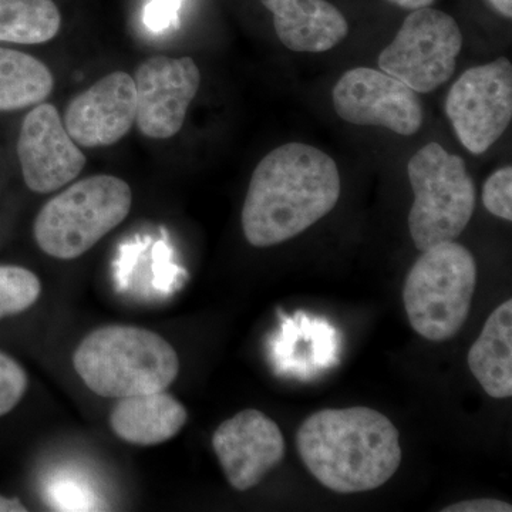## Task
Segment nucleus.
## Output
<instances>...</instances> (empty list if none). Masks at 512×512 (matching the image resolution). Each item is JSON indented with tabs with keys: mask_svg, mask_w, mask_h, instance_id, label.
<instances>
[{
	"mask_svg": "<svg viewBox=\"0 0 512 512\" xmlns=\"http://www.w3.org/2000/svg\"><path fill=\"white\" fill-rule=\"evenodd\" d=\"M137 93L138 130L148 138L167 140L184 126L197 96L201 73L191 57H151L133 77Z\"/></svg>",
	"mask_w": 512,
	"mask_h": 512,
	"instance_id": "obj_10",
	"label": "nucleus"
},
{
	"mask_svg": "<svg viewBox=\"0 0 512 512\" xmlns=\"http://www.w3.org/2000/svg\"><path fill=\"white\" fill-rule=\"evenodd\" d=\"M407 174L414 192L409 229L416 248L423 252L460 237L476 208V187L463 158L429 143L410 158Z\"/></svg>",
	"mask_w": 512,
	"mask_h": 512,
	"instance_id": "obj_6",
	"label": "nucleus"
},
{
	"mask_svg": "<svg viewBox=\"0 0 512 512\" xmlns=\"http://www.w3.org/2000/svg\"><path fill=\"white\" fill-rule=\"evenodd\" d=\"M39 278L22 266L0 265V319L28 311L40 298Z\"/></svg>",
	"mask_w": 512,
	"mask_h": 512,
	"instance_id": "obj_19",
	"label": "nucleus"
},
{
	"mask_svg": "<svg viewBox=\"0 0 512 512\" xmlns=\"http://www.w3.org/2000/svg\"><path fill=\"white\" fill-rule=\"evenodd\" d=\"M333 106L340 119L355 126L384 127L413 136L423 126L419 93L383 70H348L333 89Z\"/></svg>",
	"mask_w": 512,
	"mask_h": 512,
	"instance_id": "obj_9",
	"label": "nucleus"
},
{
	"mask_svg": "<svg viewBox=\"0 0 512 512\" xmlns=\"http://www.w3.org/2000/svg\"><path fill=\"white\" fill-rule=\"evenodd\" d=\"M463 35L456 20L437 9L413 10L380 53V70L416 93H431L456 70Z\"/></svg>",
	"mask_w": 512,
	"mask_h": 512,
	"instance_id": "obj_7",
	"label": "nucleus"
},
{
	"mask_svg": "<svg viewBox=\"0 0 512 512\" xmlns=\"http://www.w3.org/2000/svg\"><path fill=\"white\" fill-rule=\"evenodd\" d=\"M53 86L55 79L45 63L0 47V111L37 106L50 96Z\"/></svg>",
	"mask_w": 512,
	"mask_h": 512,
	"instance_id": "obj_17",
	"label": "nucleus"
},
{
	"mask_svg": "<svg viewBox=\"0 0 512 512\" xmlns=\"http://www.w3.org/2000/svg\"><path fill=\"white\" fill-rule=\"evenodd\" d=\"M512 505L497 498H477L443 508L441 512H511Z\"/></svg>",
	"mask_w": 512,
	"mask_h": 512,
	"instance_id": "obj_23",
	"label": "nucleus"
},
{
	"mask_svg": "<svg viewBox=\"0 0 512 512\" xmlns=\"http://www.w3.org/2000/svg\"><path fill=\"white\" fill-rule=\"evenodd\" d=\"M303 464L320 484L339 494L382 487L402 464L399 430L370 407L325 409L296 433Z\"/></svg>",
	"mask_w": 512,
	"mask_h": 512,
	"instance_id": "obj_2",
	"label": "nucleus"
},
{
	"mask_svg": "<svg viewBox=\"0 0 512 512\" xmlns=\"http://www.w3.org/2000/svg\"><path fill=\"white\" fill-rule=\"evenodd\" d=\"M28 508L25 507L16 498H6L0 495V512H25Z\"/></svg>",
	"mask_w": 512,
	"mask_h": 512,
	"instance_id": "obj_25",
	"label": "nucleus"
},
{
	"mask_svg": "<svg viewBox=\"0 0 512 512\" xmlns=\"http://www.w3.org/2000/svg\"><path fill=\"white\" fill-rule=\"evenodd\" d=\"M468 367L494 399L512 396V301L501 303L468 350Z\"/></svg>",
	"mask_w": 512,
	"mask_h": 512,
	"instance_id": "obj_16",
	"label": "nucleus"
},
{
	"mask_svg": "<svg viewBox=\"0 0 512 512\" xmlns=\"http://www.w3.org/2000/svg\"><path fill=\"white\" fill-rule=\"evenodd\" d=\"M60 25L53 0H0V42L40 45L52 40Z\"/></svg>",
	"mask_w": 512,
	"mask_h": 512,
	"instance_id": "obj_18",
	"label": "nucleus"
},
{
	"mask_svg": "<svg viewBox=\"0 0 512 512\" xmlns=\"http://www.w3.org/2000/svg\"><path fill=\"white\" fill-rule=\"evenodd\" d=\"M28 389L25 369L12 357L0 352V416L12 412Z\"/></svg>",
	"mask_w": 512,
	"mask_h": 512,
	"instance_id": "obj_20",
	"label": "nucleus"
},
{
	"mask_svg": "<svg viewBox=\"0 0 512 512\" xmlns=\"http://www.w3.org/2000/svg\"><path fill=\"white\" fill-rule=\"evenodd\" d=\"M339 197L340 175L332 157L308 144H285L256 165L242 208V231L252 247H274L326 217Z\"/></svg>",
	"mask_w": 512,
	"mask_h": 512,
	"instance_id": "obj_1",
	"label": "nucleus"
},
{
	"mask_svg": "<svg viewBox=\"0 0 512 512\" xmlns=\"http://www.w3.org/2000/svg\"><path fill=\"white\" fill-rule=\"evenodd\" d=\"M274 15L275 32L292 52H328L346 39L348 20L326 0H261Z\"/></svg>",
	"mask_w": 512,
	"mask_h": 512,
	"instance_id": "obj_14",
	"label": "nucleus"
},
{
	"mask_svg": "<svg viewBox=\"0 0 512 512\" xmlns=\"http://www.w3.org/2000/svg\"><path fill=\"white\" fill-rule=\"evenodd\" d=\"M487 2L490 3L498 13H501L504 18H512V0H487Z\"/></svg>",
	"mask_w": 512,
	"mask_h": 512,
	"instance_id": "obj_26",
	"label": "nucleus"
},
{
	"mask_svg": "<svg viewBox=\"0 0 512 512\" xmlns=\"http://www.w3.org/2000/svg\"><path fill=\"white\" fill-rule=\"evenodd\" d=\"M212 447L228 483L237 491L256 487L284 460V434L271 417L248 409L225 420L212 436Z\"/></svg>",
	"mask_w": 512,
	"mask_h": 512,
	"instance_id": "obj_12",
	"label": "nucleus"
},
{
	"mask_svg": "<svg viewBox=\"0 0 512 512\" xmlns=\"http://www.w3.org/2000/svg\"><path fill=\"white\" fill-rule=\"evenodd\" d=\"M187 420L183 404L164 392L123 397L110 413L114 434L141 447L157 446L174 439Z\"/></svg>",
	"mask_w": 512,
	"mask_h": 512,
	"instance_id": "obj_15",
	"label": "nucleus"
},
{
	"mask_svg": "<svg viewBox=\"0 0 512 512\" xmlns=\"http://www.w3.org/2000/svg\"><path fill=\"white\" fill-rule=\"evenodd\" d=\"M476 284V261L463 245L441 242L423 251L403 288L414 332L431 342L454 338L470 315Z\"/></svg>",
	"mask_w": 512,
	"mask_h": 512,
	"instance_id": "obj_5",
	"label": "nucleus"
},
{
	"mask_svg": "<svg viewBox=\"0 0 512 512\" xmlns=\"http://www.w3.org/2000/svg\"><path fill=\"white\" fill-rule=\"evenodd\" d=\"M130 185L114 175H93L52 198L37 214V247L56 259L86 254L130 214Z\"/></svg>",
	"mask_w": 512,
	"mask_h": 512,
	"instance_id": "obj_4",
	"label": "nucleus"
},
{
	"mask_svg": "<svg viewBox=\"0 0 512 512\" xmlns=\"http://www.w3.org/2000/svg\"><path fill=\"white\" fill-rule=\"evenodd\" d=\"M387 2L402 9L417 10L429 8L430 5H433L434 0H387Z\"/></svg>",
	"mask_w": 512,
	"mask_h": 512,
	"instance_id": "obj_24",
	"label": "nucleus"
},
{
	"mask_svg": "<svg viewBox=\"0 0 512 512\" xmlns=\"http://www.w3.org/2000/svg\"><path fill=\"white\" fill-rule=\"evenodd\" d=\"M448 120L471 154L485 153L512 119V64L505 57L461 74L446 100Z\"/></svg>",
	"mask_w": 512,
	"mask_h": 512,
	"instance_id": "obj_8",
	"label": "nucleus"
},
{
	"mask_svg": "<svg viewBox=\"0 0 512 512\" xmlns=\"http://www.w3.org/2000/svg\"><path fill=\"white\" fill-rule=\"evenodd\" d=\"M136 117L134 79L130 74L114 72L70 101L63 124L77 146L107 147L126 136Z\"/></svg>",
	"mask_w": 512,
	"mask_h": 512,
	"instance_id": "obj_13",
	"label": "nucleus"
},
{
	"mask_svg": "<svg viewBox=\"0 0 512 512\" xmlns=\"http://www.w3.org/2000/svg\"><path fill=\"white\" fill-rule=\"evenodd\" d=\"M183 0H150L144 9V25L154 33H163L178 23Z\"/></svg>",
	"mask_w": 512,
	"mask_h": 512,
	"instance_id": "obj_22",
	"label": "nucleus"
},
{
	"mask_svg": "<svg viewBox=\"0 0 512 512\" xmlns=\"http://www.w3.org/2000/svg\"><path fill=\"white\" fill-rule=\"evenodd\" d=\"M73 366L93 393L111 399L164 392L180 372L177 352L163 336L123 325L86 336L74 352Z\"/></svg>",
	"mask_w": 512,
	"mask_h": 512,
	"instance_id": "obj_3",
	"label": "nucleus"
},
{
	"mask_svg": "<svg viewBox=\"0 0 512 512\" xmlns=\"http://www.w3.org/2000/svg\"><path fill=\"white\" fill-rule=\"evenodd\" d=\"M23 180L30 190L49 194L82 173L86 157L64 127L53 104L40 103L23 120L18 140Z\"/></svg>",
	"mask_w": 512,
	"mask_h": 512,
	"instance_id": "obj_11",
	"label": "nucleus"
},
{
	"mask_svg": "<svg viewBox=\"0 0 512 512\" xmlns=\"http://www.w3.org/2000/svg\"><path fill=\"white\" fill-rule=\"evenodd\" d=\"M484 207L488 212L501 218L512 221V167L500 168L488 177L483 188Z\"/></svg>",
	"mask_w": 512,
	"mask_h": 512,
	"instance_id": "obj_21",
	"label": "nucleus"
}]
</instances>
